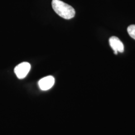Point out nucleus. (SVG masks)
<instances>
[{"instance_id": "obj_1", "label": "nucleus", "mask_w": 135, "mask_h": 135, "mask_svg": "<svg viewBox=\"0 0 135 135\" xmlns=\"http://www.w3.org/2000/svg\"><path fill=\"white\" fill-rule=\"evenodd\" d=\"M52 5L54 11L61 17L69 20L75 17L76 12L70 5L60 0H53Z\"/></svg>"}, {"instance_id": "obj_2", "label": "nucleus", "mask_w": 135, "mask_h": 135, "mask_svg": "<svg viewBox=\"0 0 135 135\" xmlns=\"http://www.w3.org/2000/svg\"><path fill=\"white\" fill-rule=\"evenodd\" d=\"M31 69V65L28 62H23L17 65L14 69L15 73L20 79L27 76Z\"/></svg>"}, {"instance_id": "obj_3", "label": "nucleus", "mask_w": 135, "mask_h": 135, "mask_svg": "<svg viewBox=\"0 0 135 135\" xmlns=\"http://www.w3.org/2000/svg\"><path fill=\"white\" fill-rule=\"evenodd\" d=\"M109 43L111 48L114 50V53L117 55L119 52L123 53L124 51V46L121 40L115 36H113L109 39Z\"/></svg>"}, {"instance_id": "obj_4", "label": "nucleus", "mask_w": 135, "mask_h": 135, "mask_svg": "<svg viewBox=\"0 0 135 135\" xmlns=\"http://www.w3.org/2000/svg\"><path fill=\"white\" fill-rule=\"evenodd\" d=\"M55 84V79L52 76H49L43 78L39 81L40 88L43 91H47L50 89Z\"/></svg>"}, {"instance_id": "obj_5", "label": "nucleus", "mask_w": 135, "mask_h": 135, "mask_svg": "<svg viewBox=\"0 0 135 135\" xmlns=\"http://www.w3.org/2000/svg\"><path fill=\"white\" fill-rule=\"evenodd\" d=\"M127 31L130 37L135 40V25L129 26L127 29Z\"/></svg>"}]
</instances>
